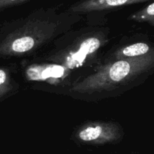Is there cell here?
<instances>
[{"label": "cell", "instance_id": "obj_4", "mask_svg": "<svg viewBox=\"0 0 154 154\" xmlns=\"http://www.w3.org/2000/svg\"><path fill=\"white\" fill-rule=\"evenodd\" d=\"M23 74L26 81L32 83L35 88L65 95L74 84L83 78L60 65L39 61L26 66Z\"/></svg>", "mask_w": 154, "mask_h": 154}, {"label": "cell", "instance_id": "obj_10", "mask_svg": "<svg viewBox=\"0 0 154 154\" xmlns=\"http://www.w3.org/2000/svg\"><path fill=\"white\" fill-rule=\"evenodd\" d=\"M30 0H0V11L9 8L24 4Z\"/></svg>", "mask_w": 154, "mask_h": 154}, {"label": "cell", "instance_id": "obj_3", "mask_svg": "<svg viewBox=\"0 0 154 154\" xmlns=\"http://www.w3.org/2000/svg\"><path fill=\"white\" fill-rule=\"evenodd\" d=\"M111 29L100 26L72 29L56 39L35 61L54 63L82 76V72L94 69L101 63L102 51L110 40Z\"/></svg>", "mask_w": 154, "mask_h": 154}, {"label": "cell", "instance_id": "obj_1", "mask_svg": "<svg viewBox=\"0 0 154 154\" xmlns=\"http://www.w3.org/2000/svg\"><path fill=\"white\" fill-rule=\"evenodd\" d=\"M61 5L39 8L5 23L0 32V58L34 55L73 29L82 16L62 11Z\"/></svg>", "mask_w": 154, "mask_h": 154}, {"label": "cell", "instance_id": "obj_5", "mask_svg": "<svg viewBox=\"0 0 154 154\" xmlns=\"http://www.w3.org/2000/svg\"><path fill=\"white\" fill-rule=\"evenodd\" d=\"M125 135L123 126L116 121H87L74 130L72 139L86 145L117 144Z\"/></svg>", "mask_w": 154, "mask_h": 154}, {"label": "cell", "instance_id": "obj_8", "mask_svg": "<svg viewBox=\"0 0 154 154\" xmlns=\"http://www.w3.org/2000/svg\"><path fill=\"white\" fill-rule=\"evenodd\" d=\"M19 85L7 68H0V99L11 96L18 90Z\"/></svg>", "mask_w": 154, "mask_h": 154}, {"label": "cell", "instance_id": "obj_2", "mask_svg": "<svg viewBox=\"0 0 154 154\" xmlns=\"http://www.w3.org/2000/svg\"><path fill=\"white\" fill-rule=\"evenodd\" d=\"M153 70L154 53L102 63L74 84L67 95L89 102L117 97L144 84Z\"/></svg>", "mask_w": 154, "mask_h": 154}, {"label": "cell", "instance_id": "obj_6", "mask_svg": "<svg viewBox=\"0 0 154 154\" xmlns=\"http://www.w3.org/2000/svg\"><path fill=\"white\" fill-rule=\"evenodd\" d=\"M153 0H78L66 10L78 15H93L131 5L150 2Z\"/></svg>", "mask_w": 154, "mask_h": 154}, {"label": "cell", "instance_id": "obj_9", "mask_svg": "<svg viewBox=\"0 0 154 154\" xmlns=\"http://www.w3.org/2000/svg\"><path fill=\"white\" fill-rule=\"evenodd\" d=\"M128 20L138 23H147L151 26H154V2L150 3L142 8L134 12L128 17Z\"/></svg>", "mask_w": 154, "mask_h": 154}, {"label": "cell", "instance_id": "obj_7", "mask_svg": "<svg viewBox=\"0 0 154 154\" xmlns=\"http://www.w3.org/2000/svg\"><path fill=\"white\" fill-rule=\"evenodd\" d=\"M152 53H154L153 44L148 39L129 41L121 43L109 50L102 57L100 64L115 60L136 58Z\"/></svg>", "mask_w": 154, "mask_h": 154}]
</instances>
